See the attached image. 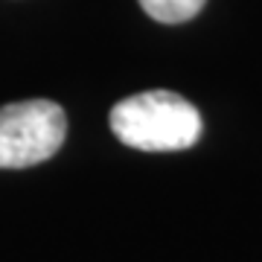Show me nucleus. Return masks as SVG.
I'll return each mask as SVG.
<instances>
[{
    "label": "nucleus",
    "mask_w": 262,
    "mask_h": 262,
    "mask_svg": "<svg viewBox=\"0 0 262 262\" xmlns=\"http://www.w3.org/2000/svg\"><path fill=\"white\" fill-rule=\"evenodd\" d=\"M117 140L140 151H181L201 137V114L172 91H143L111 108Z\"/></svg>",
    "instance_id": "obj_1"
},
{
    "label": "nucleus",
    "mask_w": 262,
    "mask_h": 262,
    "mask_svg": "<svg viewBox=\"0 0 262 262\" xmlns=\"http://www.w3.org/2000/svg\"><path fill=\"white\" fill-rule=\"evenodd\" d=\"M67 134L64 108L50 99H27L0 108V169L44 163L61 149Z\"/></svg>",
    "instance_id": "obj_2"
},
{
    "label": "nucleus",
    "mask_w": 262,
    "mask_h": 262,
    "mask_svg": "<svg viewBox=\"0 0 262 262\" xmlns=\"http://www.w3.org/2000/svg\"><path fill=\"white\" fill-rule=\"evenodd\" d=\"M207 0H140L143 12L160 24H184L204 9Z\"/></svg>",
    "instance_id": "obj_3"
}]
</instances>
